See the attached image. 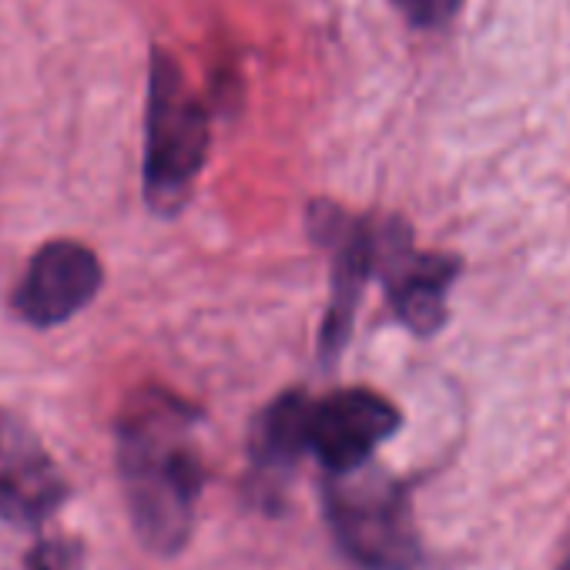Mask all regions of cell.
Here are the masks:
<instances>
[{"label":"cell","instance_id":"4","mask_svg":"<svg viewBox=\"0 0 570 570\" xmlns=\"http://www.w3.org/2000/svg\"><path fill=\"white\" fill-rule=\"evenodd\" d=\"M373 272H380L393 313L416 336H433L446 320V293L460 272L456 255L420 252L400 218L373 225Z\"/></svg>","mask_w":570,"mask_h":570},{"label":"cell","instance_id":"7","mask_svg":"<svg viewBox=\"0 0 570 570\" xmlns=\"http://www.w3.org/2000/svg\"><path fill=\"white\" fill-rule=\"evenodd\" d=\"M105 268L98 255L71 238L48 242L28 265L14 306L35 326H58L81 313L101 289Z\"/></svg>","mask_w":570,"mask_h":570},{"label":"cell","instance_id":"8","mask_svg":"<svg viewBox=\"0 0 570 570\" xmlns=\"http://www.w3.org/2000/svg\"><path fill=\"white\" fill-rule=\"evenodd\" d=\"M68 497L65 476L35 430L0 410V520L14 527L45 523Z\"/></svg>","mask_w":570,"mask_h":570},{"label":"cell","instance_id":"9","mask_svg":"<svg viewBox=\"0 0 570 570\" xmlns=\"http://www.w3.org/2000/svg\"><path fill=\"white\" fill-rule=\"evenodd\" d=\"M309 406H313V400L303 390L282 393L275 403L265 406V413L255 420L252 443H248L252 460L262 470L282 473V470H289L303 453H309V440H306Z\"/></svg>","mask_w":570,"mask_h":570},{"label":"cell","instance_id":"5","mask_svg":"<svg viewBox=\"0 0 570 570\" xmlns=\"http://www.w3.org/2000/svg\"><path fill=\"white\" fill-rule=\"evenodd\" d=\"M400 410L373 390H340L309 406V450L326 473H346L376 453L400 430Z\"/></svg>","mask_w":570,"mask_h":570},{"label":"cell","instance_id":"12","mask_svg":"<svg viewBox=\"0 0 570 570\" xmlns=\"http://www.w3.org/2000/svg\"><path fill=\"white\" fill-rule=\"evenodd\" d=\"M560 570H570V557H567V560L560 563Z\"/></svg>","mask_w":570,"mask_h":570},{"label":"cell","instance_id":"10","mask_svg":"<svg viewBox=\"0 0 570 570\" xmlns=\"http://www.w3.org/2000/svg\"><path fill=\"white\" fill-rule=\"evenodd\" d=\"M463 0H393V8L413 24V28H443L456 18Z\"/></svg>","mask_w":570,"mask_h":570},{"label":"cell","instance_id":"1","mask_svg":"<svg viewBox=\"0 0 570 570\" xmlns=\"http://www.w3.org/2000/svg\"><path fill=\"white\" fill-rule=\"evenodd\" d=\"M198 413L168 390H141L118 420V473L138 540L175 557L195 523L205 463L195 443Z\"/></svg>","mask_w":570,"mask_h":570},{"label":"cell","instance_id":"6","mask_svg":"<svg viewBox=\"0 0 570 570\" xmlns=\"http://www.w3.org/2000/svg\"><path fill=\"white\" fill-rule=\"evenodd\" d=\"M309 228L323 248L333 252V299L323 320V360L333 363L350 343L353 320L366 278L373 275V222L353 218L333 202H316L309 212Z\"/></svg>","mask_w":570,"mask_h":570},{"label":"cell","instance_id":"11","mask_svg":"<svg viewBox=\"0 0 570 570\" xmlns=\"http://www.w3.org/2000/svg\"><path fill=\"white\" fill-rule=\"evenodd\" d=\"M28 570H81V547L75 540H41L28 553Z\"/></svg>","mask_w":570,"mask_h":570},{"label":"cell","instance_id":"2","mask_svg":"<svg viewBox=\"0 0 570 570\" xmlns=\"http://www.w3.org/2000/svg\"><path fill=\"white\" fill-rule=\"evenodd\" d=\"M326 520L343 553L363 570H420L423 540L410 493L366 463L326 480Z\"/></svg>","mask_w":570,"mask_h":570},{"label":"cell","instance_id":"3","mask_svg":"<svg viewBox=\"0 0 570 570\" xmlns=\"http://www.w3.org/2000/svg\"><path fill=\"white\" fill-rule=\"evenodd\" d=\"M208 155V111L171 55L155 51L145 118V198L155 212H178Z\"/></svg>","mask_w":570,"mask_h":570}]
</instances>
